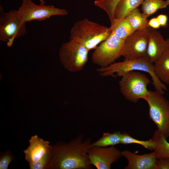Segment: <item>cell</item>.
<instances>
[{"label":"cell","mask_w":169,"mask_h":169,"mask_svg":"<svg viewBox=\"0 0 169 169\" xmlns=\"http://www.w3.org/2000/svg\"><path fill=\"white\" fill-rule=\"evenodd\" d=\"M156 160V169H169V158H161Z\"/></svg>","instance_id":"obj_26"},{"label":"cell","mask_w":169,"mask_h":169,"mask_svg":"<svg viewBox=\"0 0 169 169\" xmlns=\"http://www.w3.org/2000/svg\"><path fill=\"white\" fill-rule=\"evenodd\" d=\"M125 17L135 31L149 27L148 17L138 8L129 13Z\"/></svg>","instance_id":"obj_17"},{"label":"cell","mask_w":169,"mask_h":169,"mask_svg":"<svg viewBox=\"0 0 169 169\" xmlns=\"http://www.w3.org/2000/svg\"><path fill=\"white\" fill-rule=\"evenodd\" d=\"M91 142L89 138L84 140L80 136L68 143H58L52 146L48 169L92 168L87 153Z\"/></svg>","instance_id":"obj_1"},{"label":"cell","mask_w":169,"mask_h":169,"mask_svg":"<svg viewBox=\"0 0 169 169\" xmlns=\"http://www.w3.org/2000/svg\"><path fill=\"white\" fill-rule=\"evenodd\" d=\"M122 133L120 131L112 133H104L102 136L96 141L91 143L90 147L93 146L108 147L114 146L120 143Z\"/></svg>","instance_id":"obj_21"},{"label":"cell","mask_w":169,"mask_h":169,"mask_svg":"<svg viewBox=\"0 0 169 169\" xmlns=\"http://www.w3.org/2000/svg\"><path fill=\"white\" fill-rule=\"evenodd\" d=\"M151 83L149 78L140 71L127 72L119 81L120 91L126 100L136 103L140 99L145 100L149 93L147 89Z\"/></svg>","instance_id":"obj_4"},{"label":"cell","mask_w":169,"mask_h":169,"mask_svg":"<svg viewBox=\"0 0 169 169\" xmlns=\"http://www.w3.org/2000/svg\"><path fill=\"white\" fill-rule=\"evenodd\" d=\"M144 0H120L115 8V22L116 23L125 17L129 13L137 8Z\"/></svg>","instance_id":"obj_15"},{"label":"cell","mask_w":169,"mask_h":169,"mask_svg":"<svg viewBox=\"0 0 169 169\" xmlns=\"http://www.w3.org/2000/svg\"><path fill=\"white\" fill-rule=\"evenodd\" d=\"M26 23H23L17 10L5 13L0 7V40L10 47L14 40L27 33Z\"/></svg>","instance_id":"obj_6"},{"label":"cell","mask_w":169,"mask_h":169,"mask_svg":"<svg viewBox=\"0 0 169 169\" xmlns=\"http://www.w3.org/2000/svg\"><path fill=\"white\" fill-rule=\"evenodd\" d=\"M163 95L156 90H149L145 100L148 105L150 119L167 139L169 137V101Z\"/></svg>","instance_id":"obj_5"},{"label":"cell","mask_w":169,"mask_h":169,"mask_svg":"<svg viewBox=\"0 0 169 169\" xmlns=\"http://www.w3.org/2000/svg\"><path fill=\"white\" fill-rule=\"evenodd\" d=\"M89 52L83 46L70 39L61 46L59 50V60L68 71L79 72L87 62Z\"/></svg>","instance_id":"obj_7"},{"label":"cell","mask_w":169,"mask_h":169,"mask_svg":"<svg viewBox=\"0 0 169 169\" xmlns=\"http://www.w3.org/2000/svg\"><path fill=\"white\" fill-rule=\"evenodd\" d=\"M169 47V38L165 39L160 32L149 27L146 57L153 64Z\"/></svg>","instance_id":"obj_12"},{"label":"cell","mask_w":169,"mask_h":169,"mask_svg":"<svg viewBox=\"0 0 169 169\" xmlns=\"http://www.w3.org/2000/svg\"><path fill=\"white\" fill-rule=\"evenodd\" d=\"M148 25L149 27L156 29L161 27L157 17L152 18L149 20Z\"/></svg>","instance_id":"obj_28"},{"label":"cell","mask_w":169,"mask_h":169,"mask_svg":"<svg viewBox=\"0 0 169 169\" xmlns=\"http://www.w3.org/2000/svg\"><path fill=\"white\" fill-rule=\"evenodd\" d=\"M141 5L142 13L148 17L158 10L166 8L169 0H144Z\"/></svg>","instance_id":"obj_19"},{"label":"cell","mask_w":169,"mask_h":169,"mask_svg":"<svg viewBox=\"0 0 169 169\" xmlns=\"http://www.w3.org/2000/svg\"><path fill=\"white\" fill-rule=\"evenodd\" d=\"M128 164L125 169H156L155 152L139 155L128 150L121 152Z\"/></svg>","instance_id":"obj_14"},{"label":"cell","mask_w":169,"mask_h":169,"mask_svg":"<svg viewBox=\"0 0 169 169\" xmlns=\"http://www.w3.org/2000/svg\"><path fill=\"white\" fill-rule=\"evenodd\" d=\"M124 40L112 33L108 38L95 49L91 55L92 62L100 68L106 67L114 63L121 56Z\"/></svg>","instance_id":"obj_8"},{"label":"cell","mask_w":169,"mask_h":169,"mask_svg":"<svg viewBox=\"0 0 169 169\" xmlns=\"http://www.w3.org/2000/svg\"><path fill=\"white\" fill-rule=\"evenodd\" d=\"M120 0H95L94 5L105 11L110 21L114 19L115 8Z\"/></svg>","instance_id":"obj_23"},{"label":"cell","mask_w":169,"mask_h":169,"mask_svg":"<svg viewBox=\"0 0 169 169\" xmlns=\"http://www.w3.org/2000/svg\"><path fill=\"white\" fill-rule=\"evenodd\" d=\"M112 29L87 18L76 22L70 31V39L84 47L89 51L95 49L111 35Z\"/></svg>","instance_id":"obj_2"},{"label":"cell","mask_w":169,"mask_h":169,"mask_svg":"<svg viewBox=\"0 0 169 169\" xmlns=\"http://www.w3.org/2000/svg\"><path fill=\"white\" fill-rule=\"evenodd\" d=\"M154 72L164 84L169 85V47L162 56L154 64Z\"/></svg>","instance_id":"obj_16"},{"label":"cell","mask_w":169,"mask_h":169,"mask_svg":"<svg viewBox=\"0 0 169 169\" xmlns=\"http://www.w3.org/2000/svg\"><path fill=\"white\" fill-rule=\"evenodd\" d=\"M121 152L114 146H93L87 153L90 163L97 169H110L111 164L121 157Z\"/></svg>","instance_id":"obj_11"},{"label":"cell","mask_w":169,"mask_h":169,"mask_svg":"<svg viewBox=\"0 0 169 169\" xmlns=\"http://www.w3.org/2000/svg\"><path fill=\"white\" fill-rule=\"evenodd\" d=\"M120 143L124 145L136 144L140 145L147 149L153 151L154 150L156 146V143L152 138L148 140H139L131 137L126 132L122 133Z\"/></svg>","instance_id":"obj_22"},{"label":"cell","mask_w":169,"mask_h":169,"mask_svg":"<svg viewBox=\"0 0 169 169\" xmlns=\"http://www.w3.org/2000/svg\"><path fill=\"white\" fill-rule=\"evenodd\" d=\"M52 150L47 153L40 160L29 165L30 168V169H48L51 159Z\"/></svg>","instance_id":"obj_24"},{"label":"cell","mask_w":169,"mask_h":169,"mask_svg":"<svg viewBox=\"0 0 169 169\" xmlns=\"http://www.w3.org/2000/svg\"><path fill=\"white\" fill-rule=\"evenodd\" d=\"M40 0V3H44V4L45 3V1H44L43 0Z\"/></svg>","instance_id":"obj_29"},{"label":"cell","mask_w":169,"mask_h":169,"mask_svg":"<svg viewBox=\"0 0 169 169\" xmlns=\"http://www.w3.org/2000/svg\"><path fill=\"white\" fill-rule=\"evenodd\" d=\"M156 17L161 27L165 28L167 26L168 18L166 15L160 14Z\"/></svg>","instance_id":"obj_27"},{"label":"cell","mask_w":169,"mask_h":169,"mask_svg":"<svg viewBox=\"0 0 169 169\" xmlns=\"http://www.w3.org/2000/svg\"><path fill=\"white\" fill-rule=\"evenodd\" d=\"M110 27L114 34L118 38L124 40L135 31L125 17L115 23L112 27Z\"/></svg>","instance_id":"obj_20"},{"label":"cell","mask_w":169,"mask_h":169,"mask_svg":"<svg viewBox=\"0 0 169 169\" xmlns=\"http://www.w3.org/2000/svg\"><path fill=\"white\" fill-rule=\"evenodd\" d=\"M29 142V146L23 151L25 159L29 165L40 160L52 149V146L49 141L39 138L37 135L32 136Z\"/></svg>","instance_id":"obj_13"},{"label":"cell","mask_w":169,"mask_h":169,"mask_svg":"<svg viewBox=\"0 0 169 169\" xmlns=\"http://www.w3.org/2000/svg\"><path fill=\"white\" fill-rule=\"evenodd\" d=\"M102 76H114L116 74L121 77L125 73L131 71H138L148 73L152 80V84L156 90L163 94L166 91L167 88L157 77L154 72V64L146 57L139 59L126 60L114 63L104 68L97 70Z\"/></svg>","instance_id":"obj_3"},{"label":"cell","mask_w":169,"mask_h":169,"mask_svg":"<svg viewBox=\"0 0 169 169\" xmlns=\"http://www.w3.org/2000/svg\"><path fill=\"white\" fill-rule=\"evenodd\" d=\"M14 158L11 151L8 150L3 153H1L0 156V169H7L10 163Z\"/></svg>","instance_id":"obj_25"},{"label":"cell","mask_w":169,"mask_h":169,"mask_svg":"<svg viewBox=\"0 0 169 169\" xmlns=\"http://www.w3.org/2000/svg\"><path fill=\"white\" fill-rule=\"evenodd\" d=\"M17 11L25 23L34 20L42 21L53 16L68 14L65 9L57 8L53 5H46L41 3L37 5L31 0H22V4Z\"/></svg>","instance_id":"obj_9"},{"label":"cell","mask_w":169,"mask_h":169,"mask_svg":"<svg viewBox=\"0 0 169 169\" xmlns=\"http://www.w3.org/2000/svg\"><path fill=\"white\" fill-rule=\"evenodd\" d=\"M149 27L135 31L124 40L121 54L124 60L146 57Z\"/></svg>","instance_id":"obj_10"},{"label":"cell","mask_w":169,"mask_h":169,"mask_svg":"<svg viewBox=\"0 0 169 169\" xmlns=\"http://www.w3.org/2000/svg\"><path fill=\"white\" fill-rule=\"evenodd\" d=\"M152 138L156 143L154 150L156 159L169 158V143L163 134L157 130L155 131Z\"/></svg>","instance_id":"obj_18"}]
</instances>
